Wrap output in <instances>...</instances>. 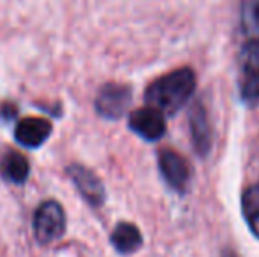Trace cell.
Masks as SVG:
<instances>
[{
    "mask_svg": "<svg viewBox=\"0 0 259 257\" xmlns=\"http://www.w3.org/2000/svg\"><path fill=\"white\" fill-rule=\"evenodd\" d=\"M0 173L7 182L21 185L27 182L28 175H30V164H28L27 157L21 155L20 151H7L0 162Z\"/></svg>",
    "mask_w": 259,
    "mask_h": 257,
    "instance_id": "10",
    "label": "cell"
},
{
    "mask_svg": "<svg viewBox=\"0 0 259 257\" xmlns=\"http://www.w3.org/2000/svg\"><path fill=\"white\" fill-rule=\"evenodd\" d=\"M194 90V72L189 67H184L155 79L145 92V100L148 106L162 111L164 115H175L187 104Z\"/></svg>",
    "mask_w": 259,
    "mask_h": 257,
    "instance_id": "1",
    "label": "cell"
},
{
    "mask_svg": "<svg viewBox=\"0 0 259 257\" xmlns=\"http://www.w3.org/2000/svg\"><path fill=\"white\" fill-rule=\"evenodd\" d=\"M133 90L122 83H106L96 97V111L108 120L120 118L131 106Z\"/></svg>",
    "mask_w": 259,
    "mask_h": 257,
    "instance_id": "3",
    "label": "cell"
},
{
    "mask_svg": "<svg viewBox=\"0 0 259 257\" xmlns=\"http://www.w3.org/2000/svg\"><path fill=\"white\" fill-rule=\"evenodd\" d=\"M129 129L145 141H159L166 132V115L152 106L140 108L131 113Z\"/></svg>",
    "mask_w": 259,
    "mask_h": 257,
    "instance_id": "4",
    "label": "cell"
},
{
    "mask_svg": "<svg viewBox=\"0 0 259 257\" xmlns=\"http://www.w3.org/2000/svg\"><path fill=\"white\" fill-rule=\"evenodd\" d=\"M0 115H4L7 120H9V118H14L16 117V108H14L13 104H6V106H2V110H0Z\"/></svg>",
    "mask_w": 259,
    "mask_h": 257,
    "instance_id": "14",
    "label": "cell"
},
{
    "mask_svg": "<svg viewBox=\"0 0 259 257\" xmlns=\"http://www.w3.org/2000/svg\"><path fill=\"white\" fill-rule=\"evenodd\" d=\"M240 65L243 78L259 76V39L245 42L240 52Z\"/></svg>",
    "mask_w": 259,
    "mask_h": 257,
    "instance_id": "12",
    "label": "cell"
},
{
    "mask_svg": "<svg viewBox=\"0 0 259 257\" xmlns=\"http://www.w3.org/2000/svg\"><path fill=\"white\" fill-rule=\"evenodd\" d=\"M221 257H238V255H236L233 250H229V248H224V250H222V255Z\"/></svg>",
    "mask_w": 259,
    "mask_h": 257,
    "instance_id": "15",
    "label": "cell"
},
{
    "mask_svg": "<svg viewBox=\"0 0 259 257\" xmlns=\"http://www.w3.org/2000/svg\"><path fill=\"white\" fill-rule=\"evenodd\" d=\"M189 122H191V132H192V143L199 155H206L211 144V132L210 124H208V117L205 108L199 102H196L191 108L189 113Z\"/></svg>",
    "mask_w": 259,
    "mask_h": 257,
    "instance_id": "8",
    "label": "cell"
},
{
    "mask_svg": "<svg viewBox=\"0 0 259 257\" xmlns=\"http://www.w3.org/2000/svg\"><path fill=\"white\" fill-rule=\"evenodd\" d=\"M242 212L249 229L259 238V187L252 185L242 195Z\"/></svg>",
    "mask_w": 259,
    "mask_h": 257,
    "instance_id": "11",
    "label": "cell"
},
{
    "mask_svg": "<svg viewBox=\"0 0 259 257\" xmlns=\"http://www.w3.org/2000/svg\"><path fill=\"white\" fill-rule=\"evenodd\" d=\"M34 236L41 245H50L64 236L65 233V213L60 202L45 201L37 206L34 213Z\"/></svg>",
    "mask_w": 259,
    "mask_h": 257,
    "instance_id": "2",
    "label": "cell"
},
{
    "mask_svg": "<svg viewBox=\"0 0 259 257\" xmlns=\"http://www.w3.org/2000/svg\"><path fill=\"white\" fill-rule=\"evenodd\" d=\"M159 169L166 183L177 192H185L189 183V166L180 153L173 150H160L159 153Z\"/></svg>",
    "mask_w": 259,
    "mask_h": 257,
    "instance_id": "6",
    "label": "cell"
},
{
    "mask_svg": "<svg viewBox=\"0 0 259 257\" xmlns=\"http://www.w3.org/2000/svg\"><path fill=\"white\" fill-rule=\"evenodd\" d=\"M67 175L78 189V192L81 194V197L90 206H101L106 201V190L103 182L89 168L79 164H71L67 168Z\"/></svg>",
    "mask_w": 259,
    "mask_h": 257,
    "instance_id": "5",
    "label": "cell"
},
{
    "mask_svg": "<svg viewBox=\"0 0 259 257\" xmlns=\"http://www.w3.org/2000/svg\"><path fill=\"white\" fill-rule=\"evenodd\" d=\"M254 20H256V23L259 25V2L254 6Z\"/></svg>",
    "mask_w": 259,
    "mask_h": 257,
    "instance_id": "16",
    "label": "cell"
},
{
    "mask_svg": "<svg viewBox=\"0 0 259 257\" xmlns=\"http://www.w3.org/2000/svg\"><path fill=\"white\" fill-rule=\"evenodd\" d=\"M53 125L45 118L28 117L18 122L14 129V137L25 148H39L48 141Z\"/></svg>",
    "mask_w": 259,
    "mask_h": 257,
    "instance_id": "7",
    "label": "cell"
},
{
    "mask_svg": "<svg viewBox=\"0 0 259 257\" xmlns=\"http://www.w3.org/2000/svg\"><path fill=\"white\" fill-rule=\"evenodd\" d=\"M111 245L118 254L122 255H131L134 252H138L143 245V236L141 231L138 229L134 224L131 222H120L115 226L111 233Z\"/></svg>",
    "mask_w": 259,
    "mask_h": 257,
    "instance_id": "9",
    "label": "cell"
},
{
    "mask_svg": "<svg viewBox=\"0 0 259 257\" xmlns=\"http://www.w3.org/2000/svg\"><path fill=\"white\" fill-rule=\"evenodd\" d=\"M240 93H242V99L247 102H259V76L243 78Z\"/></svg>",
    "mask_w": 259,
    "mask_h": 257,
    "instance_id": "13",
    "label": "cell"
}]
</instances>
